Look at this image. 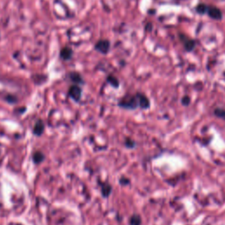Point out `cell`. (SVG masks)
I'll list each match as a JSON object with an SVG mask.
<instances>
[{"label":"cell","instance_id":"cell-10","mask_svg":"<svg viewBox=\"0 0 225 225\" xmlns=\"http://www.w3.org/2000/svg\"><path fill=\"white\" fill-rule=\"evenodd\" d=\"M130 225H141V217L137 215H134L130 218Z\"/></svg>","mask_w":225,"mask_h":225},{"label":"cell","instance_id":"cell-12","mask_svg":"<svg viewBox=\"0 0 225 225\" xmlns=\"http://www.w3.org/2000/svg\"><path fill=\"white\" fill-rule=\"evenodd\" d=\"M108 83L112 85L113 87H118L119 86V81H118V79L116 77H114L113 76H109L108 77Z\"/></svg>","mask_w":225,"mask_h":225},{"label":"cell","instance_id":"cell-8","mask_svg":"<svg viewBox=\"0 0 225 225\" xmlns=\"http://www.w3.org/2000/svg\"><path fill=\"white\" fill-rule=\"evenodd\" d=\"M45 158V156L43 155V153H41V151H37L35 153H34L33 155V160L34 161V163L36 164H40L41 163Z\"/></svg>","mask_w":225,"mask_h":225},{"label":"cell","instance_id":"cell-6","mask_svg":"<svg viewBox=\"0 0 225 225\" xmlns=\"http://www.w3.org/2000/svg\"><path fill=\"white\" fill-rule=\"evenodd\" d=\"M72 54L73 52L72 50L70 48H63L61 50V53H60V56H61L62 59L63 60H69L71 59L72 56Z\"/></svg>","mask_w":225,"mask_h":225},{"label":"cell","instance_id":"cell-4","mask_svg":"<svg viewBox=\"0 0 225 225\" xmlns=\"http://www.w3.org/2000/svg\"><path fill=\"white\" fill-rule=\"evenodd\" d=\"M208 13H209V15L211 17V18H213V19H215V20H220L221 18H222V12H221V11L219 9H217V8H215V7H209V8H208Z\"/></svg>","mask_w":225,"mask_h":225},{"label":"cell","instance_id":"cell-7","mask_svg":"<svg viewBox=\"0 0 225 225\" xmlns=\"http://www.w3.org/2000/svg\"><path fill=\"white\" fill-rule=\"evenodd\" d=\"M149 107V101L148 98L144 96L143 94H140V108L145 109Z\"/></svg>","mask_w":225,"mask_h":225},{"label":"cell","instance_id":"cell-2","mask_svg":"<svg viewBox=\"0 0 225 225\" xmlns=\"http://www.w3.org/2000/svg\"><path fill=\"white\" fill-rule=\"evenodd\" d=\"M110 48V42L107 40H100L96 43L95 49L102 54H107Z\"/></svg>","mask_w":225,"mask_h":225},{"label":"cell","instance_id":"cell-11","mask_svg":"<svg viewBox=\"0 0 225 225\" xmlns=\"http://www.w3.org/2000/svg\"><path fill=\"white\" fill-rule=\"evenodd\" d=\"M70 77H71V79L73 82L75 83H82V77L81 76L79 75V74H77V73H71V75H70Z\"/></svg>","mask_w":225,"mask_h":225},{"label":"cell","instance_id":"cell-14","mask_svg":"<svg viewBox=\"0 0 225 225\" xmlns=\"http://www.w3.org/2000/svg\"><path fill=\"white\" fill-rule=\"evenodd\" d=\"M195 46V43L193 41H190V40H186L185 41V48L187 49V50H191Z\"/></svg>","mask_w":225,"mask_h":225},{"label":"cell","instance_id":"cell-5","mask_svg":"<svg viewBox=\"0 0 225 225\" xmlns=\"http://www.w3.org/2000/svg\"><path fill=\"white\" fill-rule=\"evenodd\" d=\"M44 128H45V125L42 121H38L36 122L35 126L34 128V134L36 135H41V134L44 132Z\"/></svg>","mask_w":225,"mask_h":225},{"label":"cell","instance_id":"cell-9","mask_svg":"<svg viewBox=\"0 0 225 225\" xmlns=\"http://www.w3.org/2000/svg\"><path fill=\"white\" fill-rule=\"evenodd\" d=\"M111 190H112V187H111V186H110V185H103V186H102L103 196L108 197V195H110V193H111Z\"/></svg>","mask_w":225,"mask_h":225},{"label":"cell","instance_id":"cell-17","mask_svg":"<svg viewBox=\"0 0 225 225\" xmlns=\"http://www.w3.org/2000/svg\"><path fill=\"white\" fill-rule=\"evenodd\" d=\"M188 102H189V99L188 98H185L184 99L182 100V103L185 104V105H188Z\"/></svg>","mask_w":225,"mask_h":225},{"label":"cell","instance_id":"cell-13","mask_svg":"<svg viewBox=\"0 0 225 225\" xmlns=\"http://www.w3.org/2000/svg\"><path fill=\"white\" fill-rule=\"evenodd\" d=\"M215 114L216 115V116H217V117L225 119V110H223V109H221V108H217V109H215Z\"/></svg>","mask_w":225,"mask_h":225},{"label":"cell","instance_id":"cell-3","mask_svg":"<svg viewBox=\"0 0 225 225\" xmlns=\"http://www.w3.org/2000/svg\"><path fill=\"white\" fill-rule=\"evenodd\" d=\"M81 93H82V91L80 89V87L77 86V85H72L70 90H69V95L70 97L72 98L74 100L76 101H78L81 98Z\"/></svg>","mask_w":225,"mask_h":225},{"label":"cell","instance_id":"cell-1","mask_svg":"<svg viewBox=\"0 0 225 225\" xmlns=\"http://www.w3.org/2000/svg\"><path fill=\"white\" fill-rule=\"evenodd\" d=\"M120 106L128 109H135L137 107H140V93L135 96L125 97L121 100Z\"/></svg>","mask_w":225,"mask_h":225},{"label":"cell","instance_id":"cell-16","mask_svg":"<svg viewBox=\"0 0 225 225\" xmlns=\"http://www.w3.org/2000/svg\"><path fill=\"white\" fill-rule=\"evenodd\" d=\"M126 145L128 146V147H134L135 146V143H134V142H132V141H130V140H128L127 142H126Z\"/></svg>","mask_w":225,"mask_h":225},{"label":"cell","instance_id":"cell-15","mask_svg":"<svg viewBox=\"0 0 225 225\" xmlns=\"http://www.w3.org/2000/svg\"><path fill=\"white\" fill-rule=\"evenodd\" d=\"M197 11L200 13H204L206 11H208V7L204 5H200L197 6Z\"/></svg>","mask_w":225,"mask_h":225}]
</instances>
